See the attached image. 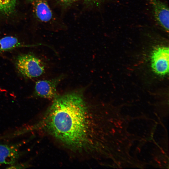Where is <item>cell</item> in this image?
Here are the masks:
<instances>
[{"label": "cell", "instance_id": "1", "mask_svg": "<svg viewBox=\"0 0 169 169\" xmlns=\"http://www.w3.org/2000/svg\"><path fill=\"white\" fill-rule=\"evenodd\" d=\"M95 118L83 93L73 91L58 95L33 126L67 151L91 157L98 146Z\"/></svg>", "mask_w": 169, "mask_h": 169}, {"label": "cell", "instance_id": "2", "mask_svg": "<svg viewBox=\"0 0 169 169\" xmlns=\"http://www.w3.org/2000/svg\"><path fill=\"white\" fill-rule=\"evenodd\" d=\"M16 68L23 77L29 79L38 77L45 71V67L41 60L31 54H20L15 61Z\"/></svg>", "mask_w": 169, "mask_h": 169}, {"label": "cell", "instance_id": "3", "mask_svg": "<svg viewBox=\"0 0 169 169\" xmlns=\"http://www.w3.org/2000/svg\"><path fill=\"white\" fill-rule=\"evenodd\" d=\"M63 77V76L61 75L51 80L37 81L35 85V96L47 99H54L58 95L57 88Z\"/></svg>", "mask_w": 169, "mask_h": 169}, {"label": "cell", "instance_id": "4", "mask_svg": "<svg viewBox=\"0 0 169 169\" xmlns=\"http://www.w3.org/2000/svg\"><path fill=\"white\" fill-rule=\"evenodd\" d=\"M23 144L0 143V165L9 166L17 163L24 153L20 149Z\"/></svg>", "mask_w": 169, "mask_h": 169}, {"label": "cell", "instance_id": "5", "mask_svg": "<svg viewBox=\"0 0 169 169\" xmlns=\"http://www.w3.org/2000/svg\"><path fill=\"white\" fill-rule=\"evenodd\" d=\"M151 67L157 74L164 75L169 70V49L166 46H159L153 51L151 58Z\"/></svg>", "mask_w": 169, "mask_h": 169}, {"label": "cell", "instance_id": "6", "mask_svg": "<svg viewBox=\"0 0 169 169\" xmlns=\"http://www.w3.org/2000/svg\"><path fill=\"white\" fill-rule=\"evenodd\" d=\"M157 23L165 31H169V11L166 4L160 0H149Z\"/></svg>", "mask_w": 169, "mask_h": 169}, {"label": "cell", "instance_id": "7", "mask_svg": "<svg viewBox=\"0 0 169 169\" xmlns=\"http://www.w3.org/2000/svg\"><path fill=\"white\" fill-rule=\"evenodd\" d=\"M31 4L34 13L39 21L47 22L52 18L53 14L47 0H28Z\"/></svg>", "mask_w": 169, "mask_h": 169}, {"label": "cell", "instance_id": "8", "mask_svg": "<svg viewBox=\"0 0 169 169\" xmlns=\"http://www.w3.org/2000/svg\"><path fill=\"white\" fill-rule=\"evenodd\" d=\"M35 46L24 44L17 38L13 36H8L0 38V53L18 48Z\"/></svg>", "mask_w": 169, "mask_h": 169}, {"label": "cell", "instance_id": "9", "mask_svg": "<svg viewBox=\"0 0 169 169\" xmlns=\"http://www.w3.org/2000/svg\"><path fill=\"white\" fill-rule=\"evenodd\" d=\"M16 4L17 0H0V15L8 16L13 14Z\"/></svg>", "mask_w": 169, "mask_h": 169}, {"label": "cell", "instance_id": "10", "mask_svg": "<svg viewBox=\"0 0 169 169\" xmlns=\"http://www.w3.org/2000/svg\"><path fill=\"white\" fill-rule=\"evenodd\" d=\"M30 164L27 162H24L20 163H17V162L15 164L9 166V167H7V169H21L26 168L30 166Z\"/></svg>", "mask_w": 169, "mask_h": 169}, {"label": "cell", "instance_id": "11", "mask_svg": "<svg viewBox=\"0 0 169 169\" xmlns=\"http://www.w3.org/2000/svg\"><path fill=\"white\" fill-rule=\"evenodd\" d=\"M87 3L88 4H97L101 0H83Z\"/></svg>", "mask_w": 169, "mask_h": 169}, {"label": "cell", "instance_id": "12", "mask_svg": "<svg viewBox=\"0 0 169 169\" xmlns=\"http://www.w3.org/2000/svg\"><path fill=\"white\" fill-rule=\"evenodd\" d=\"M67 2H72L76 1V0H64Z\"/></svg>", "mask_w": 169, "mask_h": 169}]
</instances>
